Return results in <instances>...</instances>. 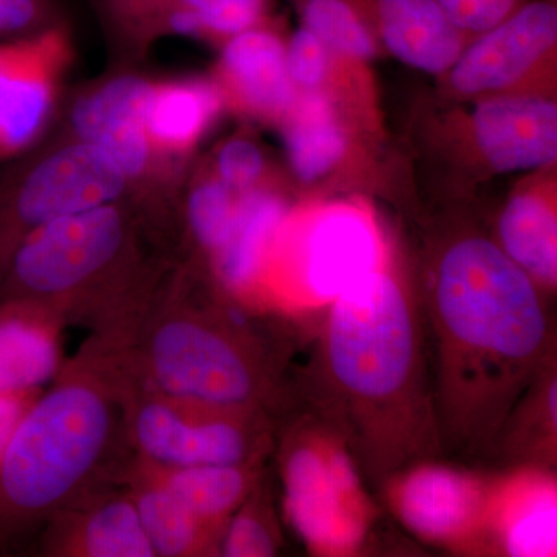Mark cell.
<instances>
[{
    "label": "cell",
    "mask_w": 557,
    "mask_h": 557,
    "mask_svg": "<svg viewBox=\"0 0 557 557\" xmlns=\"http://www.w3.org/2000/svg\"><path fill=\"white\" fill-rule=\"evenodd\" d=\"M119 482L129 491L156 557L220 556L223 531L208 525L132 457Z\"/></svg>",
    "instance_id": "22"
},
{
    "label": "cell",
    "mask_w": 557,
    "mask_h": 557,
    "mask_svg": "<svg viewBox=\"0 0 557 557\" xmlns=\"http://www.w3.org/2000/svg\"><path fill=\"white\" fill-rule=\"evenodd\" d=\"M278 126L293 174L317 185L339 170L351 149V132L341 102L325 91H299Z\"/></svg>",
    "instance_id": "23"
},
{
    "label": "cell",
    "mask_w": 557,
    "mask_h": 557,
    "mask_svg": "<svg viewBox=\"0 0 557 557\" xmlns=\"http://www.w3.org/2000/svg\"><path fill=\"white\" fill-rule=\"evenodd\" d=\"M302 27L341 60L364 65L380 54V40L362 0H293Z\"/></svg>",
    "instance_id": "27"
},
{
    "label": "cell",
    "mask_w": 557,
    "mask_h": 557,
    "mask_svg": "<svg viewBox=\"0 0 557 557\" xmlns=\"http://www.w3.org/2000/svg\"><path fill=\"white\" fill-rule=\"evenodd\" d=\"M285 539L274 496L270 469L233 512L220 542L223 557H273L281 555Z\"/></svg>",
    "instance_id": "28"
},
{
    "label": "cell",
    "mask_w": 557,
    "mask_h": 557,
    "mask_svg": "<svg viewBox=\"0 0 557 557\" xmlns=\"http://www.w3.org/2000/svg\"><path fill=\"white\" fill-rule=\"evenodd\" d=\"M50 17V0H0V36L32 35L44 30Z\"/></svg>",
    "instance_id": "33"
},
{
    "label": "cell",
    "mask_w": 557,
    "mask_h": 557,
    "mask_svg": "<svg viewBox=\"0 0 557 557\" xmlns=\"http://www.w3.org/2000/svg\"><path fill=\"white\" fill-rule=\"evenodd\" d=\"M214 175L237 193L265 185L267 159L252 139L231 138L218 150Z\"/></svg>",
    "instance_id": "31"
},
{
    "label": "cell",
    "mask_w": 557,
    "mask_h": 557,
    "mask_svg": "<svg viewBox=\"0 0 557 557\" xmlns=\"http://www.w3.org/2000/svg\"><path fill=\"white\" fill-rule=\"evenodd\" d=\"M157 226L123 201L53 220L21 242L0 277V300L47 307L67 325L127 343L177 263Z\"/></svg>",
    "instance_id": "5"
},
{
    "label": "cell",
    "mask_w": 557,
    "mask_h": 557,
    "mask_svg": "<svg viewBox=\"0 0 557 557\" xmlns=\"http://www.w3.org/2000/svg\"><path fill=\"white\" fill-rule=\"evenodd\" d=\"M391 247L366 201L293 207L274 237L259 284L293 309L318 310L379 270Z\"/></svg>",
    "instance_id": "7"
},
{
    "label": "cell",
    "mask_w": 557,
    "mask_h": 557,
    "mask_svg": "<svg viewBox=\"0 0 557 557\" xmlns=\"http://www.w3.org/2000/svg\"><path fill=\"white\" fill-rule=\"evenodd\" d=\"M479 467L491 469L557 468V351L509 410Z\"/></svg>",
    "instance_id": "21"
},
{
    "label": "cell",
    "mask_w": 557,
    "mask_h": 557,
    "mask_svg": "<svg viewBox=\"0 0 557 557\" xmlns=\"http://www.w3.org/2000/svg\"><path fill=\"white\" fill-rule=\"evenodd\" d=\"M40 394L3 395L0 394V460L9 448L14 432Z\"/></svg>",
    "instance_id": "34"
},
{
    "label": "cell",
    "mask_w": 557,
    "mask_h": 557,
    "mask_svg": "<svg viewBox=\"0 0 557 557\" xmlns=\"http://www.w3.org/2000/svg\"><path fill=\"white\" fill-rule=\"evenodd\" d=\"M557 53V0H530L474 36L445 76L460 100L494 95H549Z\"/></svg>",
    "instance_id": "11"
},
{
    "label": "cell",
    "mask_w": 557,
    "mask_h": 557,
    "mask_svg": "<svg viewBox=\"0 0 557 557\" xmlns=\"http://www.w3.org/2000/svg\"><path fill=\"white\" fill-rule=\"evenodd\" d=\"M373 32L388 53L409 67L445 76L472 36L438 0H362Z\"/></svg>",
    "instance_id": "18"
},
{
    "label": "cell",
    "mask_w": 557,
    "mask_h": 557,
    "mask_svg": "<svg viewBox=\"0 0 557 557\" xmlns=\"http://www.w3.org/2000/svg\"><path fill=\"white\" fill-rule=\"evenodd\" d=\"M138 463L157 482L166 486L200 520L225 530L233 512L263 478L269 461L203 467H160L137 456Z\"/></svg>",
    "instance_id": "26"
},
{
    "label": "cell",
    "mask_w": 557,
    "mask_h": 557,
    "mask_svg": "<svg viewBox=\"0 0 557 557\" xmlns=\"http://www.w3.org/2000/svg\"><path fill=\"white\" fill-rule=\"evenodd\" d=\"M472 146L497 174L537 172L557 160V104L549 95L508 94L475 100Z\"/></svg>",
    "instance_id": "13"
},
{
    "label": "cell",
    "mask_w": 557,
    "mask_h": 557,
    "mask_svg": "<svg viewBox=\"0 0 557 557\" xmlns=\"http://www.w3.org/2000/svg\"><path fill=\"white\" fill-rule=\"evenodd\" d=\"M289 314L269 313L228 292L203 265L164 278L123 347L143 383L177 397L259 409L278 421L298 408L302 344Z\"/></svg>",
    "instance_id": "3"
},
{
    "label": "cell",
    "mask_w": 557,
    "mask_h": 557,
    "mask_svg": "<svg viewBox=\"0 0 557 557\" xmlns=\"http://www.w3.org/2000/svg\"><path fill=\"white\" fill-rule=\"evenodd\" d=\"M129 180L106 150L78 139L0 180V277L46 223L123 199Z\"/></svg>",
    "instance_id": "9"
},
{
    "label": "cell",
    "mask_w": 557,
    "mask_h": 557,
    "mask_svg": "<svg viewBox=\"0 0 557 557\" xmlns=\"http://www.w3.org/2000/svg\"><path fill=\"white\" fill-rule=\"evenodd\" d=\"M131 457L121 346L90 335L40 392L0 460V556L32 552L51 516L119 482Z\"/></svg>",
    "instance_id": "4"
},
{
    "label": "cell",
    "mask_w": 557,
    "mask_h": 557,
    "mask_svg": "<svg viewBox=\"0 0 557 557\" xmlns=\"http://www.w3.org/2000/svg\"><path fill=\"white\" fill-rule=\"evenodd\" d=\"M123 369V409L134 456L160 467L263 463L273 456L278 420L259 409L177 397Z\"/></svg>",
    "instance_id": "8"
},
{
    "label": "cell",
    "mask_w": 557,
    "mask_h": 557,
    "mask_svg": "<svg viewBox=\"0 0 557 557\" xmlns=\"http://www.w3.org/2000/svg\"><path fill=\"white\" fill-rule=\"evenodd\" d=\"M242 196L215 175L199 180L186 200V228L203 259L212 258L230 239L239 218Z\"/></svg>",
    "instance_id": "29"
},
{
    "label": "cell",
    "mask_w": 557,
    "mask_h": 557,
    "mask_svg": "<svg viewBox=\"0 0 557 557\" xmlns=\"http://www.w3.org/2000/svg\"><path fill=\"white\" fill-rule=\"evenodd\" d=\"M149 87L148 81L120 76L84 94L72 110L78 138L106 150L131 183L157 159L145 124Z\"/></svg>",
    "instance_id": "17"
},
{
    "label": "cell",
    "mask_w": 557,
    "mask_h": 557,
    "mask_svg": "<svg viewBox=\"0 0 557 557\" xmlns=\"http://www.w3.org/2000/svg\"><path fill=\"white\" fill-rule=\"evenodd\" d=\"M469 36L480 35L515 13L527 0H438Z\"/></svg>",
    "instance_id": "32"
},
{
    "label": "cell",
    "mask_w": 557,
    "mask_h": 557,
    "mask_svg": "<svg viewBox=\"0 0 557 557\" xmlns=\"http://www.w3.org/2000/svg\"><path fill=\"white\" fill-rule=\"evenodd\" d=\"M289 528L313 556H357L372 544L381 507L346 443L302 408L277 424L273 456Z\"/></svg>",
    "instance_id": "6"
},
{
    "label": "cell",
    "mask_w": 557,
    "mask_h": 557,
    "mask_svg": "<svg viewBox=\"0 0 557 557\" xmlns=\"http://www.w3.org/2000/svg\"><path fill=\"white\" fill-rule=\"evenodd\" d=\"M321 310L296 366L299 408L339 435L373 493L443 458L417 277L398 249Z\"/></svg>",
    "instance_id": "2"
},
{
    "label": "cell",
    "mask_w": 557,
    "mask_h": 557,
    "mask_svg": "<svg viewBox=\"0 0 557 557\" xmlns=\"http://www.w3.org/2000/svg\"><path fill=\"white\" fill-rule=\"evenodd\" d=\"M69 58L61 27L0 42V161L20 156L46 129Z\"/></svg>",
    "instance_id": "12"
},
{
    "label": "cell",
    "mask_w": 557,
    "mask_h": 557,
    "mask_svg": "<svg viewBox=\"0 0 557 557\" xmlns=\"http://www.w3.org/2000/svg\"><path fill=\"white\" fill-rule=\"evenodd\" d=\"M497 474V469L431 458L388 475L375 493L418 541L480 556Z\"/></svg>",
    "instance_id": "10"
},
{
    "label": "cell",
    "mask_w": 557,
    "mask_h": 557,
    "mask_svg": "<svg viewBox=\"0 0 557 557\" xmlns=\"http://www.w3.org/2000/svg\"><path fill=\"white\" fill-rule=\"evenodd\" d=\"M53 311L25 299L0 300V394H40L64 369L62 332Z\"/></svg>",
    "instance_id": "19"
},
{
    "label": "cell",
    "mask_w": 557,
    "mask_h": 557,
    "mask_svg": "<svg viewBox=\"0 0 557 557\" xmlns=\"http://www.w3.org/2000/svg\"><path fill=\"white\" fill-rule=\"evenodd\" d=\"M223 102L214 81L150 84L146 132L157 157L188 152L218 119Z\"/></svg>",
    "instance_id": "25"
},
{
    "label": "cell",
    "mask_w": 557,
    "mask_h": 557,
    "mask_svg": "<svg viewBox=\"0 0 557 557\" xmlns=\"http://www.w3.org/2000/svg\"><path fill=\"white\" fill-rule=\"evenodd\" d=\"M214 83L225 106L265 123H281L299 94L289 78L285 40L270 21L223 42Z\"/></svg>",
    "instance_id": "16"
},
{
    "label": "cell",
    "mask_w": 557,
    "mask_h": 557,
    "mask_svg": "<svg viewBox=\"0 0 557 557\" xmlns=\"http://www.w3.org/2000/svg\"><path fill=\"white\" fill-rule=\"evenodd\" d=\"M442 457L479 467L549 355L556 317L525 271L478 226L435 234L417 276Z\"/></svg>",
    "instance_id": "1"
},
{
    "label": "cell",
    "mask_w": 557,
    "mask_h": 557,
    "mask_svg": "<svg viewBox=\"0 0 557 557\" xmlns=\"http://www.w3.org/2000/svg\"><path fill=\"white\" fill-rule=\"evenodd\" d=\"M497 471L480 556H556V471L536 468Z\"/></svg>",
    "instance_id": "15"
},
{
    "label": "cell",
    "mask_w": 557,
    "mask_h": 557,
    "mask_svg": "<svg viewBox=\"0 0 557 557\" xmlns=\"http://www.w3.org/2000/svg\"><path fill=\"white\" fill-rule=\"evenodd\" d=\"M33 553L42 557H156L129 491L108 483L51 516Z\"/></svg>",
    "instance_id": "14"
},
{
    "label": "cell",
    "mask_w": 557,
    "mask_h": 557,
    "mask_svg": "<svg viewBox=\"0 0 557 557\" xmlns=\"http://www.w3.org/2000/svg\"><path fill=\"white\" fill-rule=\"evenodd\" d=\"M292 208L281 193L267 185L244 193L230 239L208 260L207 270L214 281L247 298L259 285L271 245Z\"/></svg>",
    "instance_id": "24"
},
{
    "label": "cell",
    "mask_w": 557,
    "mask_h": 557,
    "mask_svg": "<svg viewBox=\"0 0 557 557\" xmlns=\"http://www.w3.org/2000/svg\"><path fill=\"white\" fill-rule=\"evenodd\" d=\"M493 239L548 299L557 289L556 180H525L498 211Z\"/></svg>",
    "instance_id": "20"
},
{
    "label": "cell",
    "mask_w": 557,
    "mask_h": 557,
    "mask_svg": "<svg viewBox=\"0 0 557 557\" xmlns=\"http://www.w3.org/2000/svg\"><path fill=\"white\" fill-rule=\"evenodd\" d=\"M285 60L289 78L298 91L329 94L341 58L335 57L313 33L300 27L285 40Z\"/></svg>",
    "instance_id": "30"
}]
</instances>
